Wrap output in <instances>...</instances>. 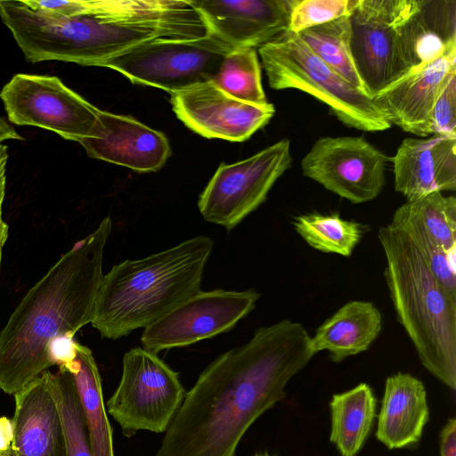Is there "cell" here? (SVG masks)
I'll return each mask as SVG.
<instances>
[{
  "mask_svg": "<svg viewBox=\"0 0 456 456\" xmlns=\"http://www.w3.org/2000/svg\"><path fill=\"white\" fill-rule=\"evenodd\" d=\"M311 336L284 319L214 360L186 392L156 456H235L248 428L285 397L315 355Z\"/></svg>",
  "mask_w": 456,
  "mask_h": 456,
  "instance_id": "6da1fadb",
  "label": "cell"
},
{
  "mask_svg": "<svg viewBox=\"0 0 456 456\" xmlns=\"http://www.w3.org/2000/svg\"><path fill=\"white\" fill-rule=\"evenodd\" d=\"M111 218L64 253L24 295L0 330V389L14 395L53 365L51 343L91 323Z\"/></svg>",
  "mask_w": 456,
  "mask_h": 456,
  "instance_id": "7a4b0ae2",
  "label": "cell"
},
{
  "mask_svg": "<svg viewBox=\"0 0 456 456\" xmlns=\"http://www.w3.org/2000/svg\"><path fill=\"white\" fill-rule=\"evenodd\" d=\"M213 245L209 237L200 235L114 265L103 276L92 326L113 340L150 326L200 290Z\"/></svg>",
  "mask_w": 456,
  "mask_h": 456,
  "instance_id": "3957f363",
  "label": "cell"
},
{
  "mask_svg": "<svg viewBox=\"0 0 456 456\" xmlns=\"http://www.w3.org/2000/svg\"><path fill=\"white\" fill-rule=\"evenodd\" d=\"M378 238L386 257L384 277L396 319L422 365L456 389V297L435 277L402 230L388 224Z\"/></svg>",
  "mask_w": 456,
  "mask_h": 456,
  "instance_id": "277c9868",
  "label": "cell"
},
{
  "mask_svg": "<svg viewBox=\"0 0 456 456\" xmlns=\"http://www.w3.org/2000/svg\"><path fill=\"white\" fill-rule=\"evenodd\" d=\"M0 19L27 61L97 66L136 45L175 39L167 29L112 10L72 17L36 12L23 2L0 0Z\"/></svg>",
  "mask_w": 456,
  "mask_h": 456,
  "instance_id": "5b68a950",
  "label": "cell"
},
{
  "mask_svg": "<svg viewBox=\"0 0 456 456\" xmlns=\"http://www.w3.org/2000/svg\"><path fill=\"white\" fill-rule=\"evenodd\" d=\"M270 87L297 89L327 104L348 127L378 132L390 128L371 97L326 65L298 37L287 31L258 48Z\"/></svg>",
  "mask_w": 456,
  "mask_h": 456,
  "instance_id": "8992f818",
  "label": "cell"
},
{
  "mask_svg": "<svg viewBox=\"0 0 456 456\" xmlns=\"http://www.w3.org/2000/svg\"><path fill=\"white\" fill-rule=\"evenodd\" d=\"M233 48L211 34L191 40L153 39L103 61L99 67L173 94L212 81Z\"/></svg>",
  "mask_w": 456,
  "mask_h": 456,
  "instance_id": "52a82bcc",
  "label": "cell"
},
{
  "mask_svg": "<svg viewBox=\"0 0 456 456\" xmlns=\"http://www.w3.org/2000/svg\"><path fill=\"white\" fill-rule=\"evenodd\" d=\"M185 394L178 373L157 354L134 347L124 354L121 379L106 411L126 437L142 430L163 433Z\"/></svg>",
  "mask_w": 456,
  "mask_h": 456,
  "instance_id": "ba28073f",
  "label": "cell"
},
{
  "mask_svg": "<svg viewBox=\"0 0 456 456\" xmlns=\"http://www.w3.org/2000/svg\"><path fill=\"white\" fill-rule=\"evenodd\" d=\"M420 0H357L349 15L350 48L371 98L407 73L403 31Z\"/></svg>",
  "mask_w": 456,
  "mask_h": 456,
  "instance_id": "9c48e42d",
  "label": "cell"
},
{
  "mask_svg": "<svg viewBox=\"0 0 456 456\" xmlns=\"http://www.w3.org/2000/svg\"><path fill=\"white\" fill-rule=\"evenodd\" d=\"M291 165L289 139L246 159L222 163L199 197L201 216L209 223L232 230L265 201L273 184Z\"/></svg>",
  "mask_w": 456,
  "mask_h": 456,
  "instance_id": "30bf717a",
  "label": "cell"
},
{
  "mask_svg": "<svg viewBox=\"0 0 456 456\" xmlns=\"http://www.w3.org/2000/svg\"><path fill=\"white\" fill-rule=\"evenodd\" d=\"M8 120L54 132L78 142L92 136L99 109L58 77L18 73L1 89Z\"/></svg>",
  "mask_w": 456,
  "mask_h": 456,
  "instance_id": "8fae6325",
  "label": "cell"
},
{
  "mask_svg": "<svg viewBox=\"0 0 456 456\" xmlns=\"http://www.w3.org/2000/svg\"><path fill=\"white\" fill-rule=\"evenodd\" d=\"M259 297L254 289L200 290L144 328L142 348L157 354L227 332L255 308Z\"/></svg>",
  "mask_w": 456,
  "mask_h": 456,
  "instance_id": "7c38bea8",
  "label": "cell"
},
{
  "mask_svg": "<svg viewBox=\"0 0 456 456\" xmlns=\"http://www.w3.org/2000/svg\"><path fill=\"white\" fill-rule=\"evenodd\" d=\"M388 159L362 136L319 138L301 161L303 175L353 204L377 198Z\"/></svg>",
  "mask_w": 456,
  "mask_h": 456,
  "instance_id": "4fadbf2b",
  "label": "cell"
},
{
  "mask_svg": "<svg viewBox=\"0 0 456 456\" xmlns=\"http://www.w3.org/2000/svg\"><path fill=\"white\" fill-rule=\"evenodd\" d=\"M170 102L176 117L193 132L230 142L248 140L275 112L272 103L256 105L240 101L213 81L175 93Z\"/></svg>",
  "mask_w": 456,
  "mask_h": 456,
  "instance_id": "5bb4252c",
  "label": "cell"
},
{
  "mask_svg": "<svg viewBox=\"0 0 456 456\" xmlns=\"http://www.w3.org/2000/svg\"><path fill=\"white\" fill-rule=\"evenodd\" d=\"M208 33L234 48L261 47L289 29L293 0L190 1Z\"/></svg>",
  "mask_w": 456,
  "mask_h": 456,
  "instance_id": "9a60e30c",
  "label": "cell"
},
{
  "mask_svg": "<svg viewBox=\"0 0 456 456\" xmlns=\"http://www.w3.org/2000/svg\"><path fill=\"white\" fill-rule=\"evenodd\" d=\"M93 159L140 173L160 169L171 155L166 135L137 119L99 110L92 136L78 142Z\"/></svg>",
  "mask_w": 456,
  "mask_h": 456,
  "instance_id": "2e32d148",
  "label": "cell"
},
{
  "mask_svg": "<svg viewBox=\"0 0 456 456\" xmlns=\"http://www.w3.org/2000/svg\"><path fill=\"white\" fill-rule=\"evenodd\" d=\"M456 75V48L411 71L372 100L390 125L426 136L431 109L444 84Z\"/></svg>",
  "mask_w": 456,
  "mask_h": 456,
  "instance_id": "e0dca14e",
  "label": "cell"
},
{
  "mask_svg": "<svg viewBox=\"0 0 456 456\" xmlns=\"http://www.w3.org/2000/svg\"><path fill=\"white\" fill-rule=\"evenodd\" d=\"M395 189L407 201L456 190V136L405 138L391 159Z\"/></svg>",
  "mask_w": 456,
  "mask_h": 456,
  "instance_id": "ac0fdd59",
  "label": "cell"
},
{
  "mask_svg": "<svg viewBox=\"0 0 456 456\" xmlns=\"http://www.w3.org/2000/svg\"><path fill=\"white\" fill-rule=\"evenodd\" d=\"M11 456H66L65 439L47 370L14 395Z\"/></svg>",
  "mask_w": 456,
  "mask_h": 456,
  "instance_id": "d6986e66",
  "label": "cell"
},
{
  "mask_svg": "<svg viewBox=\"0 0 456 456\" xmlns=\"http://www.w3.org/2000/svg\"><path fill=\"white\" fill-rule=\"evenodd\" d=\"M428 419L429 408L422 381L404 372L389 376L378 416L376 438L388 449L413 445L421 438Z\"/></svg>",
  "mask_w": 456,
  "mask_h": 456,
  "instance_id": "ffe728a7",
  "label": "cell"
},
{
  "mask_svg": "<svg viewBox=\"0 0 456 456\" xmlns=\"http://www.w3.org/2000/svg\"><path fill=\"white\" fill-rule=\"evenodd\" d=\"M456 48V1L420 0L403 31L407 73ZM406 73V74H407Z\"/></svg>",
  "mask_w": 456,
  "mask_h": 456,
  "instance_id": "44dd1931",
  "label": "cell"
},
{
  "mask_svg": "<svg viewBox=\"0 0 456 456\" xmlns=\"http://www.w3.org/2000/svg\"><path fill=\"white\" fill-rule=\"evenodd\" d=\"M382 329V316L371 303L353 300L338 308L311 337L314 351H328L334 362L365 352Z\"/></svg>",
  "mask_w": 456,
  "mask_h": 456,
  "instance_id": "7402d4cb",
  "label": "cell"
},
{
  "mask_svg": "<svg viewBox=\"0 0 456 456\" xmlns=\"http://www.w3.org/2000/svg\"><path fill=\"white\" fill-rule=\"evenodd\" d=\"M73 377L94 456H115L112 428L104 405L100 372L90 348L77 342L76 357L60 366Z\"/></svg>",
  "mask_w": 456,
  "mask_h": 456,
  "instance_id": "603a6c76",
  "label": "cell"
},
{
  "mask_svg": "<svg viewBox=\"0 0 456 456\" xmlns=\"http://www.w3.org/2000/svg\"><path fill=\"white\" fill-rule=\"evenodd\" d=\"M376 403L373 391L366 383L333 395L330 440L341 456H355L362 449L373 426Z\"/></svg>",
  "mask_w": 456,
  "mask_h": 456,
  "instance_id": "cb8c5ba5",
  "label": "cell"
},
{
  "mask_svg": "<svg viewBox=\"0 0 456 456\" xmlns=\"http://www.w3.org/2000/svg\"><path fill=\"white\" fill-rule=\"evenodd\" d=\"M297 36L326 65L365 93L352 58L349 15L305 29Z\"/></svg>",
  "mask_w": 456,
  "mask_h": 456,
  "instance_id": "d4e9b609",
  "label": "cell"
},
{
  "mask_svg": "<svg viewBox=\"0 0 456 456\" xmlns=\"http://www.w3.org/2000/svg\"><path fill=\"white\" fill-rule=\"evenodd\" d=\"M295 231L313 248L342 256H351L364 234V225L340 217L338 214L310 213L295 216Z\"/></svg>",
  "mask_w": 456,
  "mask_h": 456,
  "instance_id": "484cf974",
  "label": "cell"
},
{
  "mask_svg": "<svg viewBox=\"0 0 456 456\" xmlns=\"http://www.w3.org/2000/svg\"><path fill=\"white\" fill-rule=\"evenodd\" d=\"M51 393L57 403L65 439L66 456H94L84 411L72 375L59 368L47 370Z\"/></svg>",
  "mask_w": 456,
  "mask_h": 456,
  "instance_id": "4316f807",
  "label": "cell"
},
{
  "mask_svg": "<svg viewBox=\"0 0 456 456\" xmlns=\"http://www.w3.org/2000/svg\"><path fill=\"white\" fill-rule=\"evenodd\" d=\"M390 224L409 236L435 277L456 297V255L448 253L435 241L410 202L395 211Z\"/></svg>",
  "mask_w": 456,
  "mask_h": 456,
  "instance_id": "83f0119b",
  "label": "cell"
},
{
  "mask_svg": "<svg viewBox=\"0 0 456 456\" xmlns=\"http://www.w3.org/2000/svg\"><path fill=\"white\" fill-rule=\"evenodd\" d=\"M212 81L224 93L240 101L256 105L268 103L254 48H233L225 56Z\"/></svg>",
  "mask_w": 456,
  "mask_h": 456,
  "instance_id": "f1b7e54d",
  "label": "cell"
},
{
  "mask_svg": "<svg viewBox=\"0 0 456 456\" xmlns=\"http://www.w3.org/2000/svg\"><path fill=\"white\" fill-rule=\"evenodd\" d=\"M408 202L435 241L456 255V198L436 191Z\"/></svg>",
  "mask_w": 456,
  "mask_h": 456,
  "instance_id": "f546056e",
  "label": "cell"
},
{
  "mask_svg": "<svg viewBox=\"0 0 456 456\" xmlns=\"http://www.w3.org/2000/svg\"><path fill=\"white\" fill-rule=\"evenodd\" d=\"M356 4L357 0H293L288 31L297 35L350 15Z\"/></svg>",
  "mask_w": 456,
  "mask_h": 456,
  "instance_id": "4dcf8cb0",
  "label": "cell"
},
{
  "mask_svg": "<svg viewBox=\"0 0 456 456\" xmlns=\"http://www.w3.org/2000/svg\"><path fill=\"white\" fill-rule=\"evenodd\" d=\"M430 134L456 136V75L444 84L431 109L426 136Z\"/></svg>",
  "mask_w": 456,
  "mask_h": 456,
  "instance_id": "1f68e13d",
  "label": "cell"
},
{
  "mask_svg": "<svg viewBox=\"0 0 456 456\" xmlns=\"http://www.w3.org/2000/svg\"><path fill=\"white\" fill-rule=\"evenodd\" d=\"M8 161V147L0 143V266L4 246L8 239L9 227L3 219V203L6 189V167Z\"/></svg>",
  "mask_w": 456,
  "mask_h": 456,
  "instance_id": "d6a6232c",
  "label": "cell"
},
{
  "mask_svg": "<svg viewBox=\"0 0 456 456\" xmlns=\"http://www.w3.org/2000/svg\"><path fill=\"white\" fill-rule=\"evenodd\" d=\"M440 455L456 456V419H449L440 434Z\"/></svg>",
  "mask_w": 456,
  "mask_h": 456,
  "instance_id": "836d02e7",
  "label": "cell"
},
{
  "mask_svg": "<svg viewBox=\"0 0 456 456\" xmlns=\"http://www.w3.org/2000/svg\"><path fill=\"white\" fill-rule=\"evenodd\" d=\"M13 431L12 419L0 418V456H11Z\"/></svg>",
  "mask_w": 456,
  "mask_h": 456,
  "instance_id": "e575fe53",
  "label": "cell"
},
{
  "mask_svg": "<svg viewBox=\"0 0 456 456\" xmlns=\"http://www.w3.org/2000/svg\"><path fill=\"white\" fill-rule=\"evenodd\" d=\"M22 136L2 117H0V143L8 140H22Z\"/></svg>",
  "mask_w": 456,
  "mask_h": 456,
  "instance_id": "d590c367",
  "label": "cell"
},
{
  "mask_svg": "<svg viewBox=\"0 0 456 456\" xmlns=\"http://www.w3.org/2000/svg\"><path fill=\"white\" fill-rule=\"evenodd\" d=\"M252 456H275V455L270 454L267 451H265V452H256Z\"/></svg>",
  "mask_w": 456,
  "mask_h": 456,
  "instance_id": "8d00e7d4",
  "label": "cell"
}]
</instances>
